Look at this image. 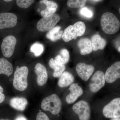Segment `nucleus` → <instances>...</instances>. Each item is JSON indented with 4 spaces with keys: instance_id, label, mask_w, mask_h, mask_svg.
<instances>
[{
    "instance_id": "1",
    "label": "nucleus",
    "mask_w": 120,
    "mask_h": 120,
    "mask_svg": "<svg viewBox=\"0 0 120 120\" xmlns=\"http://www.w3.org/2000/svg\"><path fill=\"white\" fill-rule=\"evenodd\" d=\"M101 24L103 32L108 34H115L120 27V22L118 18L111 12L103 13L101 17Z\"/></svg>"
},
{
    "instance_id": "2",
    "label": "nucleus",
    "mask_w": 120,
    "mask_h": 120,
    "mask_svg": "<svg viewBox=\"0 0 120 120\" xmlns=\"http://www.w3.org/2000/svg\"><path fill=\"white\" fill-rule=\"evenodd\" d=\"M28 72V68L26 66L16 67L13 81V86L15 89L20 91H23L27 88Z\"/></svg>"
},
{
    "instance_id": "3",
    "label": "nucleus",
    "mask_w": 120,
    "mask_h": 120,
    "mask_svg": "<svg viewBox=\"0 0 120 120\" xmlns=\"http://www.w3.org/2000/svg\"><path fill=\"white\" fill-rule=\"evenodd\" d=\"M41 107L44 111H49L53 115H57L61 110L62 102L58 96L53 94L43 99Z\"/></svg>"
},
{
    "instance_id": "4",
    "label": "nucleus",
    "mask_w": 120,
    "mask_h": 120,
    "mask_svg": "<svg viewBox=\"0 0 120 120\" xmlns=\"http://www.w3.org/2000/svg\"><path fill=\"white\" fill-rule=\"evenodd\" d=\"M86 30L85 23L81 21L77 22L65 29L62 35V39L64 41L68 42L75 38L83 35Z\"/></svg>"
},
{
    "instance_id": "5",
    "label": "nucleus",
    "mask_w": 120,
    "mask_h": 120,
    "mask_svg": "<svg viewBox=\"0 0 120 120\" xmlns=\"http://www.w3.org/2000/svg\"><path fill=\"white\" fill-rule=\"evenodd\" d=\"M60 19V16L55 13L48 17H43L37 23V29L41 32L50 30L54 27Z\"/></svg>"
},
{
    "instance_id": "6",
    "label": "nucleus",
    "mask_w": 120,
    "mask_h": 120,
    "mask_svg": "<svg viewBox=\"0 0 120 120\" xmlns=\"http://www.w3.org/2000/svg\"><path fill=\"white\" fill-rule=\"evenodd\" d=\"M102 112L106 118L112 119L120 117V98L113 99L106 105Z\"/></svg>"
},
{
    "instance_id": "7",
    "label": "nucleus",
    "mask_w": 120,
    "mask_h": 120,
    "mask_svg": "<svg viewBox=\"0 0 120 120\" xmlns=\"http://www.w3.org/2000/svg\"><path fill=\"white\" fill-rule=\"evenodd\" d=\"M75 113L79 116V120H89L90 116V105L84 101H79L72 107Z\"/></svg>"
},
{
    "instance_id": "8",
    "label": "nucleus",
    "mask_w": 120,
    "mask_h": 120,
    "mask_svg": "<svg viewBox=\"0 0 120 120\" xmlns=\"http://www.w3.org/2000/svg\"><path fill=\"white\" fill-rule=\"evenodd\" d=\"M16 43V38L12 35H9L3 39L1 49L3 55L5 57L9 58L12 56Z\"/></svg>"
},
{
    "instance_id": "9",
    "label": "nucleus",
    "mask_w": 120,
    "mask_h": 120,
    "mask_svg": "<svg viewBox=\"0 0 120 120\" xmlns=\"http://www.w3.org/2000/svg\"><path fill=\"white\" fill-rule=\"evenodd\" d=\"M105 74L103 72L98 71L92 76L89 87L91 91L97 92L105 86Z\"/></svg>"
},
{
    "instance_id": "10",
    "label": "nucleus",
    "mask_w": 120,
    "mask_h": 120,
    "mask_svg": "<svg viewBox=\"0 0 120 120\" xmlns=\"http://www.w3.org/2000/svg\"><path fill=\"white\" fill-rule=\"evenodd\" d=\"M17 16L14 13H0V30L14 27L17 24Z\"/></svg>"
},
{
    "instance_id": "11",
    "label": "nucleus",
    "mask_w": 120,
    "mask_h": 120,
    "mask_svg": "<svg viewBox=\"0 0 120 120\" xmlns=\"http://www.w3.org/2000/svg\"><path fill=\"white\" fill-rule=\"evenodd\" d=\"M105 77L106 82L109 83L120 78V61L115 62L107 69Z\"/></svg>"
},
{
    "instance_id": "12",
    "label": "nucleus",
    "mask_w": 120,
    "mask_h": 120,
    "mask_svg": "<svg viewBox=\"0 0 120 120\" xmlns=\"http://www.w3.org/2000/svg\"><path fill=\"white\" fill-rule=\"evenodd\" d=\"M76 70L79 77L83 80L86 81L94 72V68L92 65L80 62L76 65Z\"/></svg>"
},
{
    "instance_id": "13",
    "label": "nucleus",
    "mask_w": 120,
    "mask_h": 120,
    "mask_svg": "<svg viewBox=\"0 0 120 120\" xmlns=\"http://www.w3.org/2000/svg\"><path fill=\"white\" fill-rule=\"evenodd\" d=\"M69 94L66 97V102L69 104H72L77 100L83 93L82 89L77 83H72L69 88Z\"/></svg>"
},
{
    "instance_id": "14",
    "label": "nucleus",
    "mask_w": 120,
    "mask_h": 120,
    "mask_svg": "<svg viewBox=\"0 0 120 120\" xmlns=\"http://www.w3.org/2000/svg\"><path fill=\"white\" fill-rule=\"evenodd\" d=\"M34 71L37 76V83L39 86H43L46 83L48 79L46 68L41 64L38 63L35 67Z\"/></svg>"
},
{
    "instance_id": "15",
    "label": "nucleus",
    "mask_w": 120,
    "mask_h": 120,
    "mask_svg": "<svg viewBox=\"0 0 120 120\" xmlns=\"http://www.w3.org/2000/svg\"><path fill=\"white\" fill-rule=\"evenodd\" d=\"M77 46L79 48L80 54L82 55L89 54L93 50L91 41L87 38L80 39L77 42Z\"/></svg>"
},
{
    "instance_id": "16",
    "label": "nucleus",
    "mask_w": 120,
    "mask_h": 120,
    "mask_svg": "<svg viewBox=\"0 0 120 120\" xmlns=\"http://www.w3.org/2000/svg\"><path fill=\"white\" fill-rule=\"evenodd\" d=\"M9 103L13 109L19 111H23L26 109L28 102L25 98L14 97L10 100Z\"/></svg>"
},
{
    "instance_id": "17",
    "label": "nucleus",
    "mask_w": 120,
    "mask_h": 120,
    "mask_svg": "<svg viewBox=\"0 0 120 120\" xmlns=\"http://www.w3.org/2000/svg\"><path fill=\"white\" fill-rule=\"evenodd\" d=\"M75 78L73 75L68 71H64L58 80V85L60 87H65L71 85L74 82Z\"/></svg>"
},
{
    "instance_id": "18",
    "label": "nucleus",
    "mask_w": 120,
    "mask_h": 120,
    "mask_svg": "<svg viewBox=\"0 0 120 120\" xmlns=\"http://www.w3.org/2000/svg\"><path fill=\"white\" fill-rule=\"evenodd\" d=\"M92 50L96 51L98 49L102 50L106 45V42L99 35L96 34L93 35L91 40Z\"/></svg>"
},
{
    "instance_id": "19",
    "label": "nucleus",
    "mask_w": 120,
    "mask_h": 120,
    "mask_svg": "<svg viewBox=\"0 0 120 120\" xmlns=\"http://www.w3.org/2000/svg\"><path fill=\"white\" fill-rule=\"evenodd\" d=\"M13 72L12 64L4 58H0V75L4 74L9 77Z\"/></svg>"
},
{
    "instance_id": "20",
    "label": "nucleus",
    "mask_w": 120,
    "mask_h": 120,
    "mask_svg": "<svg viewBox=\"0 0 120 120\" xmlns=\"http://www.w3.org/2000/svg\"><path fill=\"white\" fill-rule=\"evenodd\" d=\"M61 28L60 26H57L50 30L46 35L47 38L53 42L60 39L64 32L63 30L60 31Z\"/></svg>"
},
{
    "instance_id": "21",
    "label": "nucleus",
    "mask_w": 120,
    "mask_h": 120,
    "mask_svg": "<svg viewBox=\"0 0 120 120\" xmlns=\"http://www.w3.org/2000/svg\"><path fill=\"white\" fill-rule=\"evenodd\" d=\"M49 64L50 68L54 70L53 76L55 78L60 77L66 68L64 65H58L56 64L53 58L50 60Z\"/></svg>"
},
{
    "instance_id": "22",
    "label": "nucleus",
    "mask_w": 120,
    "mask_h": 120,
    "mask_svg": "<svg viewBox=\"0 0 120 120\" xmlns=\"http://www.w3.org/2000/svg\"><path fill=\"white\" fill-rule=\"evenodd\" d=\"M70 56L68 50L62 49L60 51V54L57 55L54 60L56 64L58 65H64L68 62Z\"/></svg>"
},
{
    "instance_id": "23",
    "label": "nucleus",
    "mask_w": 120,
    "mask_h": 120,
    "mask_svg": "<svg viewBox=\"0 0 120 120\" xmlns=\"http://www.w3.org/2000/svg\"><path fill=\"white\" fill-rule=\"evenodd\" d=\"M44 50V46L42 44L36 42L31 46L30 49V52L33 53L35 56H41Z\"/></svg>"
},
{
    "instance_id": "24",
    "label": "nucleus",
    "mask_w": 120,
    "mask_h": 120,
    "mask_svg": "<svg viewBox=\"0 0 120 120\" xmlns=\"http://www.w3.org/2000/svg\"><path fill=\"white\" fill-rule=\"evenodd\" d=\"M87 0H68L67 5L72 8H82L86 5Z\"/></svg>"
},
{
    "instance_id": "25",
    "label": "nucleus",
    "mask_w": 120,
    "mask_h": 120,
    "mask_svg": "<svg viewBox=\"0 0 120 120\" xmlns=\"http://www.w3.org/2000/svg\"><path fill=\"white\" fill-rule=\"evenodd\" d=\"M34 0H16V4L20 8L26 9L33 4Z\"/></svg>"
},
{
    "instance_id": "26",
    "label": "nucleus",
    "mask_w": 120,
    "mask_h": 120,
    "mask_svg": "<svg viewBox=\"0 0 120 120\" xmlns=\"http://www.w3.org/2000/svg\"><path fill=\"white\" fill-rule=\"evenodd\" d=\"M56 9V8L46 7L45 9L41 11V15L43 17H48L55 13Z\"/></svg>"
},
{
    "instance_id": "27",
    "label": "nucleus",
    "mask_w": 120,
    "mask_h": 120,
    "mask_svg": "<svg viewBox=\"0 0 120 120\" xmlns=\"http://www.w3.org/2000/svg\"><path fill=\"white\" fill-rule=\"evenodd\" d=\"M80 12L82 15L86 18H91L93 16V13L92 11L86 7H84L81 8Z\"/></svg>"
},
{
    "instance_id": "28",
    "label": "nucleus",
    "mask_w": 120,
    "mask_h": 120,
    "mask_svg": "<svg viewBox=\"0 0 120 120\" xmlns=\"http://www.w3.org/2000/svg\"><path fill=\"white\" fill-rule=\"evenodd\" d=\"M41 4H43L46 5V7L57 9L58 5L56 2L49 0H42L40 1Z\"/></svg>"
},
{
    "instance_id": "29",
    "label": "nucleus",
    "mask_w": 120,
    "mask_h": 120,
    "mask_svg": "<svg viewBox=\"0 0 120 120\" xmlns=\"http://www.w3.org/2000/svg\"><path fill=\"white\" fill-rule=\"evenodd\" d=\"M36 120H50L49 117L45 113L40 112L37 114Z\"/></svg>"
},
{
    "instance_id": "30",
    "label": "nucleus",
    "mask_w": 120,
    "mask_h": 120,
    "mask_svg": "<svg viewBox=\"0 0 120 120\" xmlns=\"http://www.w3.org/2000/svg\"><path fill=\"white\" fill-rule=\"evenodd\" d=\"M4 91V89L3 88L0 86V103H2L4 100V95L2 93Z\"/></svg>"
},
{
    "instance_id": "31",
    "label": "nucleus",
    "mask_w": 120,
    "mask_h": 120,
    "mask_svg": "<svg viewBox=\"0 0 120 120\" xmlns=\"http://www.w3.org/2000/svg\"><path fill=\"white\" fill-rule=\"evenodd\" d=\"M15 120H27L24 116L22 115H19L17 116Z\"/></svg>"
},
{
    "instance_id": "32",
    "label": "nucleus",
    "mask_w": 120,
    "mask_h": 120,
    "mask_svg": "<svg viewBox=\"0 0 120 120\" xmlns=\"http://www.w3.org/2000/svg\"><path fill=\"white\" fill-rule=\"evenodd\" d=\"M110 120H120V117H119V118H112Z\"/></svg>"
},
{
    "instance_id": "33",
    "label": "nucleus",
    "mask_w": 120,
    "mask_h": 120,
    "mask_svg": "<svg viewBox=\"0 0 120 120\" xmlns=\"http://www.w3.org/2000/svg\"><path fill=\"white\" fill-rule=\"evenodd\" d=\"M0 120H11L8 118H5V119H4V118H0Z\"/></svg>"
},
{
    "instance_id": "34",
    "label": "nucleus",
    "mask_w": 120,
    "mask_h": 120,
    "mask_svg": "<svg viewBox=\"0 0 120 120\" xmlns=\"http://www.w3.org/2000/svg\"><path fill=\"white\" fill-rule=\"evenodd\" d=\"M4 0L5 2H10V1H12V0Z\"/></svg>"
},
{
    "instance_id": "35",
    "label": "nucleus",
    "mask_w": 120,
    "mask_h": 120,
    "mask_svg": "<svg viewBox=\"0 0 120 120\" xmlns=\"http://www.w3.org/2000/svg\"><path fill=\"white\" fill-rule=\"evenodd\" d=\"M118 52H120V47H119L118 48Z\"/></svg>"
},
{
    "instance_id": "36",
    "label": "nucleus",
    "mask_w": 120,
    "mask_h": 120,
    "mask_svg": "<svg viewBox=\"0 0 120 120\" xmlns=\"http://www.w3.org/2000/svg\"><path fill=\"white\" fill-rule=\"evenodd\" d=\"M119 12H120V9H119Z\"/></svg>"
},
{
    "instance_id": "37",
    "label": "nucleus",
    "mask_w": 120,
    "mask_h": 120,
    "mask_svg": "<svg viewBox=\"0 0 120 120\" xmlns=\"http://www.w3.org/2000/svg\"></svg>"
}]
</instances>
